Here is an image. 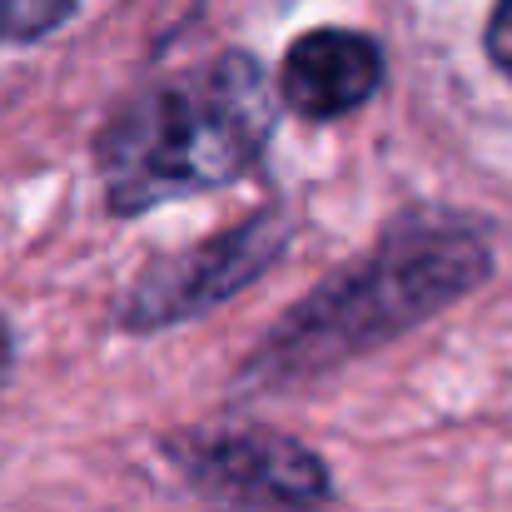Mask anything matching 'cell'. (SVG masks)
Listing matches in <instances>:
<instances>
[{"mask_svg": "<svg viewBox=\"0 0 512 512\" xmlns=\"http://www.w3.org/2000/svg\"><path fill=\"white\" fill-rule=\"evenodd\" d=\"M289 244V224L279 214H254L249 224L229 229V234H214L204 239L199 249L165 259V264H150L125 304H120V319L125 329H170L179 319H194L224 299H234L239 289H249Z\"/></svg>", "mask_w": 512, "mask_h": 512, "instance_id": "cell-4", "label": "cell"}, {"mask_svg": "<svg viewBox=\"0 0 512 512\" xmlns=\"http://www.w3.org/2000/svg\"><path fill=\"white\" fill-rule=\"evenodd\" d=\"M0 373H5V334H0Z\"/></svg>", "mask_w": 512, "mask_h": 512, "instance_id": "cell-8", "label": "cell"}, {"mask_svg": "<svg viewBox=\"0 0 512 512\" xmlns=\"http://www.w3.org/2000/svg\"><path fill=\"white\" fill-rule=\"evenodd\" d=\"M274 130L269 80L249 55L135 95L100 135V179L115 214H140L229 184L264 155Z\"/></svg>", "mask_w": 512, "mask_h": 512, "instance_id": "cell-2", "label": "cell"}, {"mask_svg": "<svg viewBox=\"0 0 512 512\" xmlns=\"http://www.w3.org/2000/svg\"><path fill=\"white\" fill-rule=\"evenodd\" d=\"M488 269L493 254L473 224L403 219L393 234H383V244L368 259L299 299L279 319V329L259 343L244 378L269 388L294 383L304 373H324L443 314L448 304L473 294L488 279Z\"/></svg>", "mask_w": 512, "mask_h": 512, "instance_id": "cell-1", "label": "cell"}, {"mask_svg": "<svg viewBox=\"0 0 512 512\" xmlns=\"http://www.w3.org/2000/svg\"><path fill=\"white\" fill-rule=\"evenodd\" d=\"M488 55L493 65L512 80V0H498L493 20H488Z\"/></svg>", "mask_w": 512, "mask_h": 512, "instance_id": "cell-7", "label": "cell"}, {"mask_svg": "<svg viewBox=\"0 0 512 512\" xmlns=\"http://www.w3.org/2000/svg\"><path fill=\"white\" fill-rule=\"evenodd\" d=\"M170 453L184 483L219 512H314L329 498L324 458L269 428L194 433Z\"/></svg>", "mask_w": 512, "mask_h": 512, "instance_id": "cell-3", "label": "cell"}, {"mask_svg": "<svg viewBox=\"0 0 512 512\" xmlns=\"http://www.w3.org/2000/svg\"><path fill=\"white\" fill-rule=\"evenodd\" d=\"M70 10H75V0H0V45L40 40V35H50Z\"/></svg>", "mask_w": 512, "mask_h": 512, "instance_id": "cell-6", "label": "cell"}, {"mask_svg": "<svg viewBox=\"0 0 512 512\" xmlns=\"http://www.w3.org/2000/svg\"><path fill=\"white\" fill-rule=\"evenodd\" d=\"M383 85V50L358 30L299 35L279 70V95L304 120H339Z\"/></svg>", "mask_w": 512, "mask_h": 512, "instance_id": "cell-5", "label": "cell"}]
</instances>
